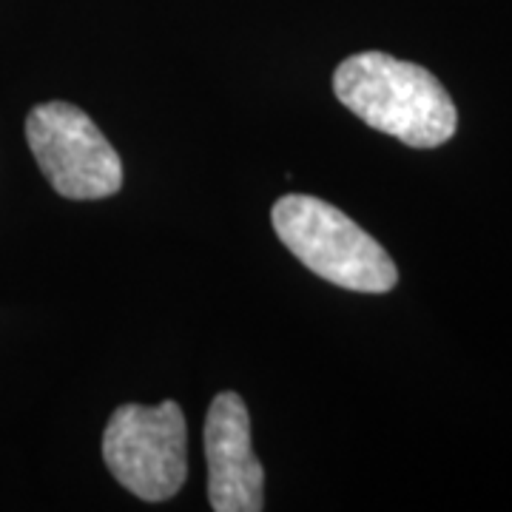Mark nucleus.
Wrapping results in <instances>:
<instances>
[{
    "label": "nucleus",
    "instance_id": "f257e3e1",
    "mask_svg": "<svg viewBox=\"0 0 512 512\" xmlns=\"http://www.w3.org/2000/svg\"><path fill=\"white\" fill-rule=\"evenodd\" d=\"M339 103L367 126L404 146H444L458 126L456 103L439 80L416 63L384 52H359L333 72Z\"/></svg>",
    "mask_w": 512,
    "mask_h": 512
},
{
    "label": "nucleus",
    "instance_id": "f03ea898",
    "mask_svg": "<svg viewBox=\"0 0 512 512\" xmlns=\"http://www.w3.org/2000/svg\"><path fill=\"white\" fill-rule=\"evenodd\" d=\"M271 220L282 245L316 276L356 293L396 288V262L336 205L311 194H288L274 202Z\"/></svg>",
    "mask_w": 512,
    "mask_h": 512
},
{
    "label": "nucleus",
    "instance_id": "7ed1b4c3",
    "mask_svg": "<svg viewBox=\"0 0 512 512\" xmlns=\"http://www.w3.org/2000/svg\"><path fill=\"white\" fill-rule=\"evenodd\" d=\"M111 476L143 501H168L188 478V430L177 402L157 407L123 404L103 433Z\"/></svg>",
    "mask_w": 512,
    "mask_h": 512
},
{
    "label": "nucleus",
    "instance_id": "20e7f679",
    "mask_svg": "<svg viewBox=\"0 0 512 512\" xmlns=\"http://www.w3.org/2000/svg\"><path fill=\"white\" fill-rule=\"evenodd\" d=\"M40 171L66 200H106L123 188V163L92 117L72 103H40L26 117Z\"/></svg>",
    "mask_w": 512,
    "mask_h": 512
},
{
    "label": "nucleus",
    "instance_id": "39448f33",
    "mask_svg": "<svg viewBox=\"0 0 512 512\" xmlns=\"http://www.w3.org/2000/svg\"><path fill=\"white\" fill-rule=\"evenodd\" d=\"M208 501L214 512H259L265 470L251 447V419L242 396L222 390L205 416Z\"/></svg>",
    "mask_w": 512,
    "mask_h": 512
}]
</instances>
